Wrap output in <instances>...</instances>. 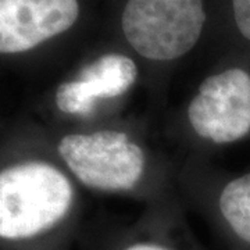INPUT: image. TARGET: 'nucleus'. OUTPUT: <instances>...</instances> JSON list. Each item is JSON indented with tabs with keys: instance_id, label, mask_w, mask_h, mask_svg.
Listing matches in <instances>:
<instances>
[{
	"instance_id": "nucleus-9",
	"label": "nucleus",
	"mask_w": 250,
	"mask_h": 250,
	"mask_svg": "<svg viewBox=\"0 0 250 250\" xmlns=\"http://www.w3.org/2000/svg\"><path fill=\"white\" fill-rule=\"evenodd\" d=\"M125 250H168L159 245H153V243H138V245H132Z\"/></svg>"
},
{
	"instance_id": "nucleus-3",
	"label": "nucleus",
	"mask_w": 250,
	"mask_h": 250,
	"mask_svg": "<svg viewBox=\"0 0 250 250\" xmlns=\"http://www.w3.org/2000/svg\"><path fill=\"white\" fill-rule=\"evenodd\" d=\"M59 153L82 184L100 190L134 188L145 167L142 149L117 131L67 135L59 145Z\"/></svg>"
},
{
	"instance_id": "nucleus-7",
	"label": "nucleus",
	"mask_w": 250,
	"mask_h": 250,
	"mask_svg": "<svg viewBox=\"0 0 250 250\" xmlns=\"http://www.w3.org/2000/svg\"><path fill=\"white\" fill-rule=\"evenodd\" d=\"M218 205L235 235L250 245V172L224 188Z\"/></svg>"
},
{
	"instance_id": "nucleus-5",
	"label": "nucleus",
	"mask_w": 250,
	"mask_h": 250,
	"mask_svg": "<svg viewBox=\"0 0 250 250\" xmlns=\"http://www.w3.org/2000/svg\"><path fill=\"white\" fill-rule=\"evenodd\" d=\"M78 14L77 0H0V52L31 50L70 29Z\"/></svg>"
},
{
	"instance_id": "nucleus-2",
	"label": "nucleus",
	"mask_w": 250,
	"mask_h": 250,
	"mask_svg": "<svg viewBox=\"0 0 250 250\" xmlns=\"http://www.w3.org/2000/svg\"><path fill=\"white\" fill-rule=\"evenodd\" d=\"M205 21L203 0H128L123 31L141 56L167 62L196 45Z\"/></svg>"
},
{
	"instance_id": "nucleus-8",
	"label": "nucleus",
	"mask_w": 250,
	"mask_h": 250,
	"mask_svg": "<svg viewBox=\"0 0 250 250\" xmlns=\"http://www.w3.org/2000/svg\"><path fill=\"white\" fill-rule=\"evenodd\" d=\"M235 22L242 35L250 41V0H232Z\"/></svg>"
},
{
	"instance_id": "nucleus-4",
	"label": "nucleus",
	"mask_w": 250,
	"mask_h": 250,
	"mask_svg": "<svg viewBox=\"0 0 250 250\" xmlns=\"http://www.w3.org/2000/svg\"><path fill=\"white\" fill-rule=\"evenodd\" d=\"M188 117L196 134L215 143L239 141L250 132V74L229 68L206 78Z\"/></svg>"
},
{
	"instance_id": "nucleus-6",
	"label": "nucleus",
	"mask_w": 250,
	"mask_h": 250,
	"mask_svg": "<svg viewBox=\"0 0 250 250\" xmlns=\"http://www.w3.org/2000/svg\"><path fill=\"white\" fill-rule=\"evenodd\" d=\"M138 77L135 62L124 54H104L86 65L74 81L56 92L57 107L65 114L89 116L100 99H114L129 89Z\"/></svg>"
},
{
	"instance_id": "nucleus-1",
	"label": "nucleus",
	"mask_w": 250,
	"mask_h": 250,
	"mask_svg": "<svg viewBox=\"0 0 250 250\" xmlns=\"http://www.w3.org/2000/svg\"><path fill=\"white\" fill-rule=\"evenodd\" d=\"M74 189L59 168L43 161L13 166L0 174V236L27 239L52 228L70 210Z\"/></svg>"
}]
</instances>
